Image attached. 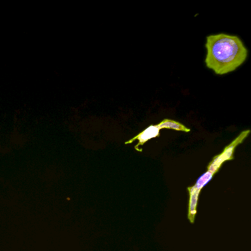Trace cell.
Listing matches in <instances>:
<instances>
[{
  "label": "cell",
  "instance_id": "cell-1",
  "mask_svg": "<svg viewBox=\"0 0 251 251\" xmlns=\"http://www.w3.org/2000/svg\"><path fill=\"white\" fill-rule=\"evenodd\" d=\"M205 63L217 75L235 70L246 60L248 50L237 36L224 33L206 37Z\"/></svg>",
  "mask_w": 251,
  "mask_h": 251
},
{
  "label": "cell",
  "instance_id": "cell-2",
  "mask_svg": "<svg viewBox=\"0 0 251 251\" xmlns=\"http://www.w3.org/2000/svg\"><path fill=\"white\" fill-rule=\"evenodd\" d=\"M163 128H171L184 132H189L190 130L180 123L169 119H164L157 125L149 126L131 139L126 141L125 144H131L137 140L138 142L134 146V148L137 151H142V150L139 148V146L143 145L151 138L158 136L159 130Z\"/></svg>",
  "mask_w": 251,
  "mask_h": 251
},
{
  "label": "cell",
  "instance_id": "cell-3",
  "mask_svg": "<svg viewBox=\"0 0 251 251\" xmlns=\"http://www.w3.org/2000/svg\"><path fill=\"white\" fill-rule=\"evenodd\" d=\"M207 168L208 171L199 177L194 186L187 188L190 195V206L191 205L195 206L198 195L201 189L211 179L213 174L218 171L210 165H208Z\"/></svg>",
  "mask_w": 251,
  "mask_h": 251
}]
</instances>
